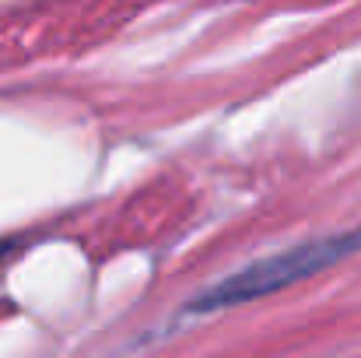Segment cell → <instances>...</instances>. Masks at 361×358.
<instances>
[{"mask_svg":"<svg viewBox=\"0 0 361 358\" xmlns=\"http://www.w3.org/2000/svg\"><path fill=\"white\" fill-rule=\"evenodd\" d=\"M361 246V232H348V236H334V239H316V242H302L288 253H274L267 260H256L249 267H242L239 274L225 278L221 285H214L211 292H204L200 299H193L190 309L197 313H211V309H225V306H239L249 299L281 292L330 263H337L341 256H348L351 249Z\"/></svg>","mask_w":361,"mask_h":358,"instance_id":"obj_1","label":"cell"},{"mask_svg":"<svg viewBox=\"0 0 361 358\" xmlns=\"http://www.w3.org/2000/svg\"><path fill=\"white\" fill-rule=\"evenodd\" d=\"M0 253H4V249H0Z\"/></svg>","mask_w":361,"mask_h":358,"instance_id":"obj_2","label":"cell"}]
</instances>
